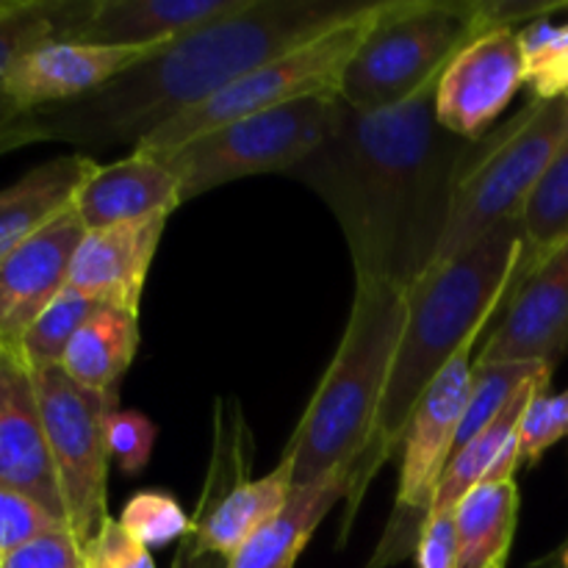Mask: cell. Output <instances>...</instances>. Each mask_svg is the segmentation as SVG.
<instances>
[{"instance_id":"28","label":"cell","mask_w":568,"mask_h":568,"mask_svg":"<svg viewBox=\"0 0 568 568\" xmlns=\"http://www.w3.org/2000/svg\"><path fill=\"white\" fill-rule=\"evenodd\" d=\"M544 372H555L544 364H486L471 366V392L466 403L464 422H460L455 449L466 447L475 436H480L510 403L516 394L536 381Z\"/></svg>"},{"instance_id":"14","label":"cell","mask_w":568,"mask_h":568,"mask_svg":"<svg viewBox=\"0 0 568 568\" xmlns=\"http://www.w3.org/2000/svg\"><path fill=\"white\" fill-rule=\"evenodd\" d=\"M0 486L20 491L67 525L33 372L0 347Z\"/></svg>"},{"instance_id":"12","label":"cell","mask_w":568,"mask_h":568,"mask_svg":"<svg viewBox=\"0 0 568 568\" xmlns=\"http://www.w3.org/2000/svg\"><path fill=\"white\" fill-rule=\"evenodd\" d=\"M521 87L525 61L516 31L491 28L444 67L436 87L438 125L466 142H480Z\"/></svg>"},{"instance_id":"7","label":"cell","mask_w":568,"mask_h":568,"mask_svg":"<svg viewBox=\"0 0 568 568\" xmlns=\"http://www.w3.org/2000/svg\"><path fill=\"white\" fill-rule=\"evenodd\" d=\"M377 9H381V3H369L358 14L333 26L331 31L266 61L258 70L247 72L236 83L222 89L220 94L205 100L203 105H194L166 125L155 128L133 150H142L150 155L170 153V150L181 148V144L203 136V133L216 131L227 122L264 114V111L281 109V105L297 103L305 98L342 94L344 72L364 44L369 28L375 26Z\"/></svg>"},{"instance_id":"36","label":"cell","mask_w":568,"mask_h":568,"mask_svg":"<svg viewBox=\"0 0 568 568\" xmlns=\"http://www.w3.org/2000/svg\"><path fill=\"white\" fill-rule=\"evenodd\" d=\"M414 555L419 568H458V525H455V514L430 516Z\"/></svg>"},{"instance_id":"30","label":"cell","mask_w":568,"mask_h":568,"mask_svg":"<svg viewBox=\"0 0 568 568\" xmlns=\"http://www.w3.org/2000/svg\"><path fill=\"white\" fill-rule=\"evenodd\" d=\"M116 521L148 549L170 547L172 541H183L192 532V521L181 503L161 491H139L128 499Z\"/></svg>"},{"instance_id":"33","label":"cell","mask_w":568,"mask_h":568,"mask_svg":"<svg viewBox=\"0 0 568 568\" xmlns=\"http://www.w3.org/2000/svg\"><path fill=\"white\" fill-rule=\"evenodd\" d=\"M109 455L120 466L122 475L136 477L142 475L144 466L150 464L155 444V425L139 410H114L109 416Z\"/></svg>"},{"instance_id":"15","label":"cell","mask_w":568,"mask_h":568,"mask_svg":"<svg viewBox=\"0 0 568 568\" xmlns=\"http://www.w3.org/2000/svg\"><path fill=\"white\" fill-rule=\"evenodd\" d=\"M87 227L75 209L0 261V347L20 353L28 327L70 283V266Z\"/></svg>"},{"instance_id":"29","label":"cell","mask_w":568,"mask_h":568,"mask_svg":"<svg viewBox=\"0 0 568 568\" xmlns=\"http://www.w3.org/2000/svg\"><path fill=\"white\" fill-rule=\"evenodd\" d=\"M516 39L532 100L568 98V22L555 26L549 17H541L521 26Z\"/></svg>"},{"instance_id":"35","label":"cell","mask_w":568,"mask_h":568,"mask_svg":"<svg viewBox=\"0 0 568 568\" xmlns=\"http://www.w3.org/2000/svg\"><path fill=\"white\" fill-rule=\"evenodd\" d=\"M0 568H87V555L70 530H53L11 552Z\"/></svg>"},{"instance_id":"24","label":"cell","mask_w":568,"mask_h":568,"mask_svg":"<svg viewBox=\"0 0 568 568\" xmlns=\"http://www.w3.org/2000/svg\"><path fill=\"white\" fill-rule=\"evenodd\" d=\"M139 347L136 314L103 305L89 316L81 331L72 336L61 369L83 388L116 392V383L133 364Z\"/></svg>"},{"instance_id":"16","label":"cell","mask_w":568,"mask_h":568,"mask_svg":"<svg viewBox=\"0 0 568 568\" xmlns=\"http://www.w3.org/2000/svg\"><path fill=\"white\" fill-rule=\"evenodd\" d=\"M166 220L170 216H153L131 225L87 231L72 258L67 288H75L111 308L136 314L144 277L155 258Z\"/></svg>"},{"instance_id":"34","label":"cell","mask_w":568,"mask_h":568,"mask_svg":"<svg viewBox=\"0 0 568 568\" xmlns=\"http://www.w3.org/2000/svg\"><path fill=\"white\" fill-rule=\"evenodd\" d=\"M87 568H155L153 555L116 519H105L98 536L83 544Z\"/></svg>"},{"instance_id":"9","label":"cell","mask_w":568,"mask_h":568,"mask_svg":"<svg viewBox=\"0 0 568 568\" xmlns=\"http://www.w3.org/2000/svg\"><path fill=\"white\" fill-rule=\"evenodd\" d=\"M48 433L50 458L67 510V527L81 544L92 541L109 516V416L116 410V392H92L61 366L33 372Z\"/></svg>"},{"instance_id":"39","label":"cell","mask_w":568,"mask_h":568,"mask_svg":"<svg viewBox=\"0 0 568 568\" xmlns=\"http://www.w3.org/2000/svg\"><path fill=\"white\" fill-rule=\"evenodd\" d=\"M11 3H14V0H0V11H6V9H9Z\"/></svg>"},{"instance_id":"32","label":"cell","mask_w":568,"mask_h":568,"mask_svg":"<svg viewBox=\"0 0 568 568\" xmlns=\"http://www.w3.org/2000/svg\"><path fill=\"white\" fill-rule=\"evenodd\" d=\"M53 530H70V527L26 494L0 486V564L33 538Z\"/></svg>"},{"instance_id":"2","label":"cell","mask_w":568,"mask_h":568,"mask_svg":"<svg viewBox=\"0 0 568 568\" xmlns=\"http://www.w3.org/2000/svg\"><path fill=\"white\" fill-rule=\"evenodd\" d=\"M366 6L353 0H253L247 9L164 44L98 92L37 111L42 139L133 150L155 128Z\"/></svg>"},{"instance_id":"5","label":"cell","mask_w":568,"mask_h":568,"mask_svg":"<svg viewBox=\"0 0 568 568\" xmlns=\"http://www.w3.org/2000/svg\"><path fill=\"white\" fill-rule=\"evenodd\" d=\"M566 139L568 98H560L532 100L510 116L508 125L488 131L480 142L471 144L460 166L453 214L433 266L447 264L494 227L519 220Z\"/></svg>"},{"instance_id":"38","label":"cell","mask_w":568,"mask_h":568,"mask_svg":"<svg viewBox=\"0 0 568 568\" xmlns=\"http://www.w3.org/2000/svg\"><path fill=\"white\" fill-rule=\"evenodd\" d=\"M560 568H568V544L564 547V552H560Z\"/></svg>"},{"instance_id":"19","label":"cell","mask_w":568,"mask_h":568,"mask_svg":"<svg viewBox=\"0 0 568 568\" xmlns=\"http://www.w3.org/2000/svg\"><path fill=\"white\" fill-rule=\"evenodd\" d=\"M89 3L72 0H14L0 11V153L42 139L37 114H20L6 100L3 81L11 67L31 50L59 39H72Z\"/></svg>"},{"instance_id":"23","label":"cell","mask_w":568,"mask_h":568,"mask_svg":"<svg viewBox=\"0 0 568 568\" xmlns=\"http://www.w3.org/2000/svg\"><path fill=\"white\" fill-rule=\"evenodd\" d=\"M458 568H505L519 525L516 480L483 483L455 510Z\"/></svg>"},{"instance_id":"37","label":"cell","mask_w":568,"mask_h":568,"mask_svg":"<svg viewBox=\"0 0 568 568\" xmlns=\"http://www.w3.org/2000/svg\"><path fill=\"white\" fill-rule=\"evenodd\" d=\"M172 568H220V558H211V555H194L183 547L181 555H178V564Z\"/></svg>"},{"instance_id":"1","label":"cell","mask_w":568,"mask_h":568,"mask_svg":"<svg viewBox=\"0 0 568 568\" xmlns=\"http://www.w3.org/2000/svg\"><path fill=\"white\" fill-rule=\"evenodd\" d=\"M436 87L377 111L342 100L320 150L288 172L338 220L355 281L410 292L436 264L460 166L475 144L438 125Z\"/></svg>"},{"instance_id":"20","label":"cell","mask_w":568,"mask_h":568,"mask_svg":"<svg viewBox=\"0 0 568 568\" xmlns=\"http://www.w3.org/2000/svg\"><path fill=\"white\" fill-rule=\"evenodd\" d=\"M292 464L283 455L281 464L258 480H242L236 488L216 499L214 508L200 521H192V532L183 547L194 555L231 560L261 527L270 525L292 494Z\"/></svg>"},{"instance_id":"25","label":"cell","mask_w":568,"mask_h":568,"mask_svg":"<svg viewBox=\"0 0 568 568\" xmlns=\"http://www.w3.org/2000/svg\"><path fill=\"white\" fill-rule=\"evenodd\" d=\"M547 383H552V372H544V375H538L536 381L527 383V386L516 394L514 403H510L508 408H505L503 414H499L497 419L480 433V436L471 438L466 447L455 449L447 469H444L436 499H433L430 516L455 514L458 505L464 503L477 486L486 483V477L491 475L494 464H497L499 455H503L505 444H508L510 436L519 430L521 414H525V408L530 405L532 394H536L541 386H547ZM430 516H427V519H430Z\"/></svg>"},{"instance_id":"10","label":"cell","mask_w":568,"mask_h":568,"mask_svg":"<svg viewBox=\"0 0 568 568\" xmlns=\"http://www.w3.org/2000/svg\"><path fill=\"white\" fill-rule=\"evenodd\" d=\"M466 344L447 369L436 377L425 397L416 405L410 425L403 438V469H399L394 514L386 527L381 547L366 568H386L408 558L419 547L422 530L433 510L444 469L455 453L460 422L471 392V349Z\"/></svg>"},{"instance_id":"11","label":"cell","mask_w":568,"mask_h":568,"mask_svg":"<svg viewBox=\"0 0 568 568\" xmlns=\"http://www.w3.org/2000/svg\"><path fill=\"white\" fill-rule=\"evenodd\" d=\"M568 349V242L510 286L471 366L544 364L555 369Z\"/></svg>"},{"instance_id":"4","label":"cell","mask_w":568,"mask_h":568,"mask_svg":"<svg viewBox=\"0 0 568 568\" xmlns=\"http://www.w3.org/2000/svg\"><path fill=\"white\" fill-rule=\"evenodd\" d=\"M408 314V292L355 281V300L342 344L311 397L286 458L292 486L305 488L353 471L372 438L394 353Z\"/></svg>"},{"instance_id":"26","label":"cell","mask_w":568,"mask_h":568,"mask_svg":"<svg viewBox=\"0 0 568 568\" xmlns=\"http://www.w3.org/2000/svg\"><path fill=\"white\" fill-rule=\"evenodd\" d=\"M519 225L525 233V258H521L514 283L527 275L532 266L541 264L552 250L568 242V139L558 159L544 172L532 197L527 200Z\"/></svg>"},{"instance_id":"13","label":"cell","mask_w":568,"mask_h":568,"mask_svg":"<svg viewBox=\"0 0 568 568\" xmlns=\"http://www.w3.org/2000/svg\"><path fill=\"white\" fill-rule=\"evenodd\" d=\"M161 48L164 44L122 48V44L59 39V42L31 50L17 61L3 81V94L20 114H37L55 105L75 103L120 78L122 72L144 64Z\"/></svg>"},{"instance_id":"17","label":"cell","mask_w":568,"mask_h":568,"mask_svg":"<svg viewBox=\"0 0 568 568\" xmlns=\"http://www.w3.org/2000/svg\"><path fill=\"white\" fill-rule=\"evenodd\" d=\"M181 183L155 155L131 150L114 164L94 166L75 194V214L87 231L170 216L181 205Z\"/></svg>"},{"instance_id":"27","label":"cell","mask_w":568,"mask_h":568,"mask_svg":"<svg viewBox=\"0 0 568 568\" xmlns=\"http://www.w3.org/2000/svg\"><path fill=\"white\" fill-rule=\"evenodd\" d=\"M105 303L87 297L75 288H64L48 308L39 314V320L28 327L26 338L20 344V358L31 372L53 369L61 366L72 336L81 331L83 322L98 314Z\"/></svg>"},{"instance_id":"3","label":"cell","mask_w":568,"mask_h":568,"mask_svg":"<svg viewBox=\"0 0 568 568\" xmlns=\"http://www.w3.org/2000/svg\"><path fill=\"white\" fill-rule=\"evenodd\" d=\"M521 258H525V233L519 220L505 222L447 264L425 272L408 292V314H405L372 438L349 471L342 538L347 536L349 521L358 514L369 483L403 447L410 416L427 388L466 344L488 333L514 286Z\"/></svg>"},{"instance_id":"8","label":"cell","mask_w":568,"mask_h":568,"mask_svg":"<svg viewBox=\"0 0 568 568\" xmlns=\"http://www.w3.org/2000/svg\"><path fill=\"white\" fill-rule=\"evenodd\" d=\"M338 103L342 94L297 100L264 114L227 122L155 159L178 178L183 203L239 178L264 172L288 175L325 142L336 122Z\"/></svg>"},{"instance_id":"6","label":"cell","mask_w":568,"mask_h":568,"mask_svg":"<svg viewBox=\"0 0 568 568\" xmlns=\"http://www.w3.org/2000/svg\"><path fill=\"white\" fill-rule=\"evenodd\" d=\"M480 0H392L349 61L342 100L358 111L399 105L438 81L464 44L486 33Z\"/></svg>"},{"instance_id":"22","label":"cell","mask_w":568,"mask_h":568,"mask_svg":"<svg viewBox=\"0 0 568 568\" xmlns=\"http://www.w3.org/2000/svg\"><path fill=\"white\" fill-rule=\"evenodd\" d=\"M347 471L327 477L316 486L292 488L281 514L270 525L261 527L231 560H225V568H294L300 552L314 538L322 519L342 499H347Z\"/></svg>"},{"instance_id":"31","label":"cell","mask_w":568,"mask_h":568,"mask_svg":"<svg viewBox=\"0 0 568 568\" xmlns=\"http://www.w3.org/2000/svg\"><path fill=\"white\" fill-rule=\"evenodd\" d=\"M568 436V392L552 394L547 386L532 394L519 422V469H532L560 438Z\"/></svg>"},{"instance_id":"21","label":"cell","mask_w":568,"mask_h":568,"mask_svg":"<svg viewBox=\"0 0 568 568\" xmlns=\"http://www.w3.org/2000/svg\"><path fill=\"white\" fill-rule=\"evenodd\" d=\"M94 166L89 155H61L0 189V261L67 214Z\"/></svg>"},{"instance_id":"18","label":"cell","mask_w":568,"mask_h":568,"mask_svg":"<svg viewBox=\"0 0 568 568\" xmlns=\"http://www.w3.org/2000/svg\"><path fill=\"white\" fill-rule=\"evenodd\" d=\"M253 0H89L67 42L155 48L247 9Z\"/></svg>"}]
</instances>
